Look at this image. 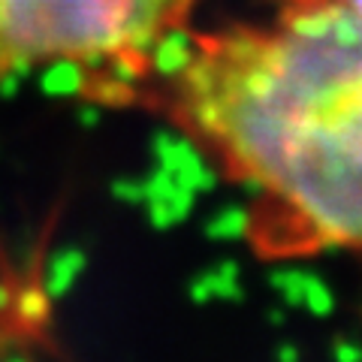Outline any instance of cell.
<instances>
[{
	"label": "cell",
	"instance_id": "6da1fadb",
	"mask_svg": "<svg viewBox=\"0 0 362 362\" xmlns=\"http://www.w3.org/2000/svg\"><path fill=\"white\" fill-rule=\"evenodd\" d=\"M272 4L269 21L187 30L142 97L247 187L263 254L362 251V21Z\"/></svg>",
	"mask_w": 362,
	"mask_h": 362
},
{
	"label": "cell",
	"instance_id": "3957f363",
	"mask_svg": "<svg viewBox=\"0 0 362 362\" xmlns=\"http://www.w3.org/2000/svg\"><path fill=\"white\" fill-rule=\"evenodd\" d=\"M329 4H335V6H341L344 13H350L356 21H362V0H329Z\"/></svg>",
	"mask_w": 362,
	"mask_h": 362
},
{
	"label": "cell",
	"instance_id": "7a4b0ae2",
	"mask_svg": "<svg viewBox=\"0 0 362 362\" xmlns=\"http://www.w3.org/2000/svg\"><path fill=\"white\" fill-rule=\"evenodd\" d=\"M202 0H0V88L37 70L73 73L94 100L142 97Z\"/></svg>",
	"mask_w": 362,
	"mask_h": 362
}]
</instances>
